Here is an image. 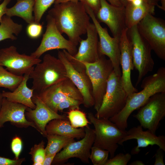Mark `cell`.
Listing matches in <instances>:
<instances>
[{"label": "cell", "instance_id": "obj_1", "mask_svg": "<svg viewBox=\"0 0 165 165\" xmlns=\"http://www.w3.org/2000/svg\"><path fill=\"white\" fill-rule=\"evenodd\" d=\"M48 14L54 19L60 32L65 34L76 46L81 39L80 36L86 33L90 23L84 5L79 1L54 4Z\"/></svg>", "mask_w": 165, "mask_h": 165}, {"label": "cell", "instance_id": "obj_2", "mask_svg": "<svg viewBox=\"0 0 165 165\" xmlns=\"http://www.w3.org/2000/svg\"><path fill=\"white\" fill-rule=\"evenodd\" d=\"M142 90L128 96L125 106L118 114L109 119L120 129L127 128L129 116L135 110L139 108L154 94L165 92V68H159L156 72L145 77L141 85Z\"/></svg>", "mask_w": 165, "mask_h": 165}, {"label": "cell", "instance_id": "obj_3", "mask_svg": "<svg viewBox=\"0 0 165 165\" xmlns=\"http://www.w3.org/2000/svg\"><path fill=\"white\" fill-rule=\"evenodd\" d=\"M29 74L32 79L34 94H38L51 86L67 78L65 67L58 58L45 54L43 61L36 64Z\"/></svg>", "mask_w": 165, "mask_h": 165}, {"label": "cell", "instance_id": "obj_4", "mask_svg": "<svg viewBox=\"0 0 165 165\" xmlns=\"http://www.w3.org/2000/svg\"><path fill=\"white\" fill-rule=\"evenodd\" d=\"M88 118L94 128L95 137L93 146L108 150L110 158H112L127 131L119 128L109 119L97 118L92 112L88 113Z\"/></svg>", "mask_w": 165, "mask_h": 165}, {"label": "cell", "instance_id": "obj_5", "mask_svg": "<svg viewBox=\"0 0 165 165\" xmlns=\"http://www.w3.org/2000/svg\"><path fill=\"white\" fill-rule=\"evenodd\" d=\"M127 97L121 75L113 70L108 79L101 104L95 117L98 119H109L115 116L124 107Z\"/></svg>", "mask_w": 165, "mask_h": 165}, {"label": "cell", "instance_id": "obj_6", "mask_svg": "<svg viewBox=\"0 0 165 165\" xmlns=\"http://www.w3.org/2000/svg\"><path fill=\"white\" fill-rule=\"evenodd\" d=\"M79 62L84 66L90 81L94 108L97 112L105 94L108 79L113 71V66L110 60L104 55L100 56L98 59L94 63Z\"/></svg>", "mask_w": 165, "mask_h": 165}, {"label": "cell", "instance_id": "obj_7", "mask_svg": "<svg viewBox=\"0 0 165 165\" xmlns=\"http://www.w3.org/2000/svg\"><path fill=\"white\" fill-rule=\"evenodd\" d=\"M58 58L64 64L67 78L70 80L81 93L83 99V104L86 108L94 106L92 88L90 79L84 66L74 60L67 52L58 51Z\"/></svg>", "mask_w": 165, "mask_h": 165}, {"label": "cell", "instance_id": "obj_8", "mask_svg": "<svg viewBox=\"0 0 165 165\" xmlns=\"http://www.w3.org/2000/svg\"><path fill=\"white\" fill-rule=\"evenodd\" d=\"M128 34L132 46L134 68L138 73L137 86L144 76L153 70L154 62L151 54L152 49L139 33L137 25L128 29Z\"/></svg>", "mask_w": 165, "mask_h": 165}, {"label": "cell", "instance_id": "obj_9", "mask_svg": "<svg viewBox=\"0 0 165 165\" xmlns=\"http://www.w3.org/2000/svg\"><path fill=\"white\" fill-rule=\"evenodd\" d=\"M151 14L146 15L137 24L138 31L156 55L165 60V22Z\"/></svg>", "mask_w": 165, "mask_h": 165}, {"label": "cell", "instance_id": "obj_10", "mask_svg": "<svg viewBox=\"0 0 165 165\" xmlns=\"http://www.w3.org/2000/svg\"><path fill=\"white\" fill-rule=\"evenodd\" d=\"M139 108L133 117L142 128L156 134L160 121L165 116V92L153 95Z\"/></svg>", "mask_w": 165, "mask_h": 165}, {"label": "cell", "instance_id": "obj_11", "mask_svg": "<svg viewBox=\"0 0 165 165\" xmlns=\"http://www.w3.org/2000/svg\"><path fill=\"white\" fill-rule=\"evenodd\" d=\"M46 28L41 42L31 55L39 58L45 52L52 50L63 49L73 56L77 52V46L65 38L57 28L54 19L48 14L46 16Z\"/></svg>", "mask_w": 165, "mask_h": 165}, {"label": "cell", "instance_id": "obj_12", "mask_svg": "<svg viewBox=\"0 0 165 165\" xmlns=\"http://www.w3.org/2000/svg\"><path fill=\"white\" fill-rule=\"evenodd\" d=\"M84 6L87 13L96 27L99 38L98 45L99 55L107 56L112 64L114 71L121 75L120 63V38L111 37L107 29L101 25L92 9L86 6Z\"/></svg>", "mask_w": 165, "mask_h": 165}, {"label": "cell", "instance_id": "obj_13", "mask_svg": "<svg viewBox=\"0 0 165 165\" xmlns=\"http://www.w3.org/2000/svg\"><path fill=\"white\" fill-rule=\"evenodd\" d=\"M84 128V137L79 141L70 143L57 153L53 162V163H62L72 158H78L84 163H89L90 150L94 143L95 134L94 129L88 125Z\"/></svg>", "mask_w": 165, "mask_h": 165}, {"label": "cell", "instance_id": "obj_14", "mask_svg": "<svg viewBox=\"0 0 165 165\" xmlns=\"http://www.w3.org/2000/svg\"><path fill=\"white\" fill-rule=\"evenodd\" d=\"M41 61L40 58L31 55L19 53L14 46L0 49V66L17 75L23 76Z\"/></svg>", "mask_w": 165, "mask_h": 165}, {"label": "cell", "instance_id": "obj_15", "mask_svg": "<svg viewBox=\"0 0 165 165\" xmlns=\"http://www.w3.org/2000/svg\"><path fill=\"white\" fill-rule=\"evenodd\" d=\"M34 94L37 95L54 111L59 103L69 97L83 102V98L80 92L68 78L51 86L38 94Z\"/></svg>", "mask_w": 165, "mask_h": 165}, {"label": "cell", "instance_id": "obj_16", "mask_svg": "<svg viewBox=\"0 0 165 165\" xmlns=\"http://www.w3.org/2000/svg\"><path fill=\"white\" fill-rule=\"evenodd\" d=\"M100 7L95 14L98 22L106 24L113 37L120 38L123 30L127 28L125 23V7L109 3L106 0H100Z\"/></svg>", "mask_w": 165, "mask_h": 165}, {"label": "cell", "instance_id": "obj_17", "mask_svg": "<svg viewBox=\"0 0 165 165\" xmlns=\"http://www.w3.org/2000/svg\"><path fill=\"white\" fill-rule=\"evenodd\" d=\"M128 29L125 28L120 38V65L122 69V80L128 96L138 92L133 86L131 79V71L134 66L133 61L132 46L128 34Z\"/></svg>", "mask_w": 165, "mask_h": 165}, {"label": "cell", "instance_id": "obj_18", "mask_svg": "<svg viewBox=\"0 0 165 165\" xmlns=\"http://www.w3.org/2000/svg\"><path fill=\"white\" fill-rule=\"evenodd\" d=\"M33 102L36 105L35 109L28 108L25 113L28 117L35 124L37 130L42 135L46 137L47 134L46 127L51 121L55 119L67 118L64 115H61L51 109L45 104L36 95L32 97Z\"/></svg>", "mask_w": 165, "mask_h": 165}, {"label": "cell", "instance_id": "obj_19", "mask_svg": "<svg viewBox=\"0 0 165 165\" xmlns=\"http://www.w3.org/2000/svg\"><path fill=\"white\" fill-rule=\"evenodd\" d=\"M133 139L137 140L138 145L132 149L131 153L132 155L138 154L140 151V148L146 147L149 145H157L165 152V136H157L148 130L144 131L140 125L133 127L127 131L126 135L119 145H122L124 142Z\"/></svg>", "mask_w": 165, "mask_h": 165}, {"label": "cell", "instance_id": "obj_20", "mask_svg": "<svg viewBox=\"0 0 165 165\" xmlns=\"http://www.w3.org/2000/svg\"><path fill=\"white\" fill-rule=\"evenodd\" d=\"M86 33V38L81 39L77 53L72 57L74 60L79 62L92 63L97 61L100 56L98 50V35L93 23H90Z\"/></svg>", "mask_w": 165, "mask_h": 165}, {"label": "cell", "instance_id": "obj_21", "mask_svg": "<svg viewBox=\"0 0 165 165\" xmlns=\"http://www.w3.org/2000/svg\"><path fill=\"white\" fill-rule=\"evenodd\" d=\"M28 108L4 97L0 110V128L3 127L5 123L9 122L19 126H31L37 130L34 123L26 118L25 112Z\"/></svg>", "mask_w": 165, "mask_h": 165}, {"label": "cell", "instance_id": "obj_22", "mask_svg": "<svg viewBox=\"0 0 165 165\" xmlns=\"http://www.w3.org/2000/svg\"><path fill=\"white\" fill-rule=\"evenodd\" d=\"M32 69L24 75L22 81L13 91H3L2 93L3 97L9 101L34 109L36 107L32 100L34 90L29 88L27 86V82L29 79L30 73Z\"/></svg>", "mask_w": 165, "mask_h": 165}, {"label": "cell", "instance_id": "obj_23", "mask_svg": "<svg viewBox=\"0 0 165 165\" xmlns=\"http://www.w3.org/2000/svg\"><path fill=\"white\" fill-rule=\"evenodd\" d=\"M46 130L47 134H56L79 139L85 135L83 128H75L67 118L55 119L47 125Z\"/></svg>", "mask_w": 165, "mask_h": 165}, {"label": "cell", "instance_id": "obj_24", "mask_svg": "<svg viewBox=\"0 0 165 165\" xmlns=\"http://www.w3.org/2000/svg\"><path fill=\"white\" fill-rule=\"evenodd\" d=\"M125 7L126 25L128 29L137 25L147 14L154 15L155 13V6L144 1L141 5L138 6L128 2Z\"/></svg>", "mask_w": 165, "mask_h": 165}, {"label": "cell", "instance_id": "obj_25", "mask_svg": "<svg viewBox=\"0 0 165 165\" xmlns=\"http://www.w3.org/2000/svg\"><path fill=\"white\" fill-rule=\"evenodd\" d=\"M12 7L7 8L5 15L10 17L17 16L21 17L30 24L35 21L33 15L35 0H16Z\"/></svg>", "mask_w": 165, "mask_h": 165}, {"label": "cell", "instance_id": "obj_26", "mask_svg": "<svg viewBox=\"0 0 165 165\" xmlns=\"http://www.w3.org/2000/svg\"><path fill=\"white\" fill-rule=\"evenodd\" d=\"M22 25L14 22L11 17L4 15L0 23V42L6 39L16 40L22 29Z\"/></svg>", "mask_w": 165, "mask_h": 165}, {"label": "cell", "instance_id": "obj_27", "mask_svg": "<svg viewBox=\"0 0 165 165\" xmlns=\"http://www.w3.org/2000/svg\"><path fill=\"white\" fill-rule=\"evenodd\" d=\"M47 143L45 148L46 155L56 154L70 143L75 141L72 138L56 134H47Z\"/></svg>", "mask_w": 165, "mask_h": 165}, {"label": "cell", "instance_id": "obj_28", "mask_svg": "<svg viewBox=\"0 0 165 165\" xmlns=\"http://www.w3.org/2000/svg\"><path fill=\"white\" fill-rule=\"evenodd\" d=\"M23 79V76L15 75L0 66V88L13 91L19 85Z\"/></svg>", "mask_w": 165, "mask_h": 165}, {"label": "cell", "instance_id": "obj_29", "mask_svg": "<svg viewBox=\"0 0 165 165\" xmlns=\"http://www.w3.org/2000/svg\"><path fill=\"white\" fill-rule=\"evenodd\" d=\"M68 115V120L74 128H84L90 123L85 113L79 109H70Z\"/></svg>", "mask_w": 165, "mask_h": 165}, {"label": "cell", "instance_id": "obj_30", "mask_svg": "<svg viewBox=\"0 0 165 165\" xmlns=\"http://www.w3.org/2000/svg\"><path fill=\"white\" fill-rule=\"evenodd\" d=\"M109 154L108 150L93 146L89 159L94 165H105L108 160Z\"/></svg>", "mask_w": 165, "mask_h": 165}, {"label": "cell", "instance_id": "obj_31", "mask_svg": "<svg viewBox=\"0 0 165 165\" xmlns=\"http://www.w3.org/2000/svg\"><path fill=\"white\" fill-rule=\"evenodd\" d=\"M55 0H35L33 10L35 22L40 23L45 12L54 3Z\"/></svg>", "mask_w": 165, "mask_h": 165}, {"label": "cell", "instance_id": "obj_32", "mask_svg": "<svg viewBox=\"0 0 165 165\" xmlns=\"http://www.w3.org/2000/svg\"><path fill=\"white\" fill-rule=\"evenodd\" d=\"M45 143L42 141L35 145L31 149L29 153L31 155L33 165H42L46 156Z\"/></svg>", "mask_w": 165, "mask_h": 165}, {"label": "cell", "instance_id": "obj_33", "mask_svg": "<svg viewBox=\"0 0 165 165\" xmlns=\"http://www.w3.org/2000/svg\"><path fill=\"white\" fill-rule=\"evenodd\" d=\"M83 103L82 101L69 97L59 103L56 106L55 111L58 113V111L62 112L65 109H79L80 106L83 104Z\"/></svg>", "mask_w": 165, "mask_h": 165}, {"label": "cell", "instance_id": "obj_34", "mask_svg": "<svg viewBox=\"0 0 165 165\" xmlns=\"http://www.w3.org/2000/svg\"><path fill=\"white\" fill-rule=\"evenodd\" d=\"M131 158V155L128 153H119L108 159L105 165H127Z\"/></svg>", "mask_w": 165, "mask_h": 165}, {"label": "cell", "instance_id": "obj_35", "mask_svg": "<svg viewBox=\"0 0 165 165\" xmlns=\"http://www.w3.org/2000/svg\"><path fill=\"white\" fill-rule=\"evenodd\" d=\"M42 29V24L34 22L28 25L26 28V32L30 38L36 39L41 35Z\"/></svg>", "mask_w": 165, "mask_h": 165}, {"label": "cell", "instance_id": "obj_36", "mask_svg": "<svg viewBox=\"0 0 165 165\" xmlns=\"http://www.w3.org/2000/svg\"><path fill=\"white\" fill-rule=\"evenodd\" d=\"M11 148L14 154L16 159L19 158L23 148V143L21 139L19 137H15L12 140Z\"/></svg>", "mask_w": 165, "mask_h": 165}, {"label": "cell", "instance_id": "obj_37", "mask_svg": "<svg viewBox=\"0 0 165 165\" xmlns=\"http://www.w3.org/2000/svg\"><path fill=\"white\" fill-rule=\"evenodd\" d=\"M84 5L89 7L96 14L100 7V0H78Z\"/></svg>", "mask_w": 165, "mask_h": 165}, {"label": "cell", "instance_id": "obj_38", "mask_svg": "<svg viewBox=\"0 0 165 165\" xmlns=\"http://www.w3.org/2000/svg\"><path fill=\"white\" fill-rule=\"evenodd\" d=\"M24 160V158L12 160L0 156V165H20Z\"/></svg>", "mask_w": 165, "mask_h": 165}, {"label": "cell", "instance_id": "obj_39", "mask_svg": "<svg viewBox=\"0 0 165 165\" xmlns=\"http://www.w3.org/2000/svg\"><path fill=\"white\" fill-rule=\"evenodd\" d=\"M164 152L162 149L159 148L157 150L154 156L155 162L154 165H164L163 161Z\"/></svg>", "mask_w": 165, "mask_h": 165}, {"label": "cell", "instance_id": "obj_40", "mask_svg": "<svg viewBox=\"0 0 165 165\" xmlns=\"http://www.w3.org/2000/svg\"><path fill=\"white\" fill-rule=\"evenodd\" d=\"M11 0H3L0 4V23L3 16L5 15L7 6L9 4Z\"/></svg>", "mask_w": 165, "mask_h": 165}, {"label": "cell", "instance_id": "obj_41", "mask_svg": "<svg viewBox=\"0 0 165 165\" xmlns=\"http://www.w3.org/2000/svg\"><path fill=\"white\" fill-rule=\"evenodd\" d=\"M56 154L46 155L42 163L43 165H50L53 163Z\"/></svg>", "mask_w": 165, "mask_h": 165}, {"label": "cell", "instance_id": "obj_42", "mask_svg": "<svg viewBox=\"0 0 165 165\" xmlns=\"http://www.w3.org/2000/svg\"><path fill=\"white\" fill-rule=\"evenodd\" d=\"M110 4L118 7H124L119 0H107Z\"/></svg>", "mask_w": 165, "mask_h": 165}, {"label": "cell", "instance_id": "obj_43", "mask_svg": "<svg viewBox=\"0 0 165 165\" xmlns=\"http://www.w3.org/2000/svg\"><path fill=\"white\" fill-rule=\"evenodd\" d=\"M147 3L154 6H157V7L159 5L158 2L160 0H143Z\"/></svg>", "mask_w": 165, "mask_h": 165}, {"label": "cell", "instance_id": "obj_44", "mask_svg": "<svg viewBox=\"0 0 165 165\" xmlns=\"http://www.w3.org/2000/svg\"><path fill=\"white\" fill-rule=\"evenodd\" d=\"M145 164L141 161L140 160H136L130 163V165H144Z\"/></svg>", "mask_w": 165, "mask_h": 165}, {"label": "cell", "instance_id": "obj_45", "mask_svg": "<svg viewBox=\"0 0 165 165\" xmlns=\"http://www.w3.org/2000/svg\"><path fill=\"white\" fill-rule=\"evenodd\" d=\"M143 1V0H133L131 2L134 6H138L141 5Z\"/></svg>", "mask_w": 165, "mask_h": 165}, {"label": "cell", "instance_id": "obj_46", "mask_svg": "<svg viewBox=\"0 0 165 165\" xmlns=\"http://www.w3.org/2000/svg\"><path fill=\"white\" fill-rule=\"evenodd\" d=\"M161 5H159L158 7L163 10H165V0H160Z\"/></svg>", "mask_w": 165, "mask_h": 165}, {"label": "cell", "instance_id": "obj_47", "mask_svg": "<svg viewBox=\"0 0 165 165\" xmlns=\"http://www.w3.org/2000/svg\"><path fill=\"white\" fill-rule=\"evenodd\" d=\"M68 1H74V2H77L78 1V0H55L54 3L57 4L59 3L63 2H65Z\"/></svg>", "mask_w": 165, "mask_h": 165}, {"label": "cell", "instance_id": "obj_48", "mask_svg": "<svg viewBox=\"0 0 165 165\" xmlns=\"http://www.w3.org/2000/svg\"><path fill=\"white\" fill-rule=\"evenodd\" d=\"M4 97L3 96L2 93L0 91V110L1 109V106L2 105V101Z\"/></svg>", "mask_w": 165, "mask_h": 165}, {"label": "cell", "instance_id": "obj_49", "mask_svg": "<svg viewBox=\"0 0 165 165\" xmlns=\"http://www.w3.org/2000/svg\"><path fill=\"white\" fill-rule=\"evenodd\" d=\"M123 5L125 7L127 5L128 2L127 0H119Z\"/></svg>", "mask_w": 165, "mask_h": 165}, {"label": "cell", "instance_id": "obj_50", "mask_svg": "<svg viewBox=\"0 0 165 165\" xmlns=\"http://www.w3.org/2000/svg\"><path fill=\"white\" fill-rule=\"evenodd\" d=\"M128 2H132L133 0H127Z\"/></svg>", "mask_w": 165, "mask_h": 165}, {"label": "cell", "instance_id": "obj_51", "mask_svg": "<svg viewBox=\"0 0 165 165\" xmlns=\"http://www.w3.org/2000/svg\"><path fill=\"white\" fill-rule=\"evenodd\" d=\"M1 1V0H0V2Z\"/></svg>", "mask_w": 165, "mask_h": 165}]
</instances>
